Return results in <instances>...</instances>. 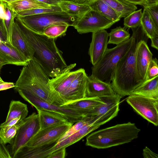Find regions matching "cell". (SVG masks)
Listing matches in <instances>:
<instances>
[{
	"mask_svg": "<svg viewBox=\"0 0 158 158\" xmlns=\"http://www.w3.org/2000/svg\"><path fill=\"white\" fill-rule=\"evenodd\" d=\"M129 3L134 5H144V0H123Z\"/></svg>",
	"mask_w": 158,
	"mask_h": 158,
	"instance_id": "45",
	"label": "cell"
},
{
	"mask_svg": "<svg viewBox=\"0 0 158 158\" xmlns=\"http://www.w3.org/2000/svg\"><path fill=\"white\" fill-rule=\"evenodd\" d=\"M126 101L138 114L148 121L158 125V99L131 94Z\"/></svg>",
	"mask_w": 158,
	"mask_h": 158,
	"instance_id": "9",
	"label": "cell"
},
{
	"mask_svg": "<svg viewBox=\"0 0 158 158\" xmlns=\"http://www.w3.org/2000/svg\"><path fill=\"white\" fill-rule=\"evenodd\" d=\"M108 38L109 33L106 30L92 32L88 54L93 65L101 59L107 49Z\"/></svg>",
	"mask_w": 158,
	"mask_h": 158,
	"instance_id": "14",
	"label": "cell"
},
{
	"mask_svg": "<svg viewBox=\"0 0 158 158\" xmlns=\"http://www.w3.org/2000/svg\"><path fill=\"white\" fill-rule=\"evenodd\" d=\"M15 87L13 82H7L4 81L0 76V91L6 90Z\"/></svg>",
	"mask_w": 158,
	"mask_h": 158,
	"instance_id": "41",
	"label": "cell"
},
{
	"mask_svg": "<svg viewBox=\"0 0 158 158\" xmlns=\"http://www.w3.org/2000/svg\"><path fill=\"white\" fill-rule=\"evenodd\" d=\"M14 21L26 37L34 51V57L49 77H55L70 68L76 66L74 63L69 65L63 57V52L57 47L56 39L36 33L25 25L17 17Z\"/></svg>",
	"mask_w": 158,
	"mask_h": 158,
	"instance_id": "1",
	"label": "cell"
},
{
	"mask_svg": "<svg viewBox=\"0 0 158 158\" xmlns=\"http://www.w3.org/2000/svg\"><path fill=\"white\" fill-rule=\"evenodd\" d=\"M157 4L158 0H144V5L143 6Z\"/></svg>",
	"mask_w": 158,
	"mask_h": 158,
	"instance_id": "47",
	"label": "cell"
},
{
	"mask_svg": "<svg viewBox=\"0 0 158 158\" xmlns=\"http://www.w3.org/2000/svg\"><path fill=\"white\" fill-rule=\"evenodd\" d=\"M104 103L96 107L88 114L92 118L93 124L100 127L115 117L119 109L120 101L122 97L115 94L113 96L99 98Z\"/></svg>",
	"mask_w": 158,
	"mask_h": 158,
	"instance_id": "10",
	"label": "cell"
},
{
	"mask_svg": "<svg viewBox=\"0 0 158 158\" xmlns=\"http://www.w3.org/2000/svg\"><path fill=\"white\" fill-rule=\"evenodd\" d=\"M40 129L69 122L60 115L48 110L37 109Z\"/></svg>",
	"mask_w": 158,
	"mask_h": 158,
	"instance_id": "23",
	"label": "cell"
},
{
	"mask_svg": "<svg viewBox=\"0 0 158 158\" xmlns=\"http://www.w3.org/2000/svg\"><path fill=\"white\" fill-rule=\"evenodd\" d=\"M16 17L28 28L41 34L45 28L53 25L67 24L73 27L81 18L63 11Z\"/></svg>",
	"mask_w": 158,
	"mask_h": 158,
	"instance_id": "6",
	"label": "cell"
},
{
	"mask_svg": "<svg viewBox=\"0 0 158 158\" xmlns=\"http://www.w3.org/2000/svg\"><path fill=\"white\" fill-rule=\"evenodd\" d=\"M115 94L111 83L101 81L91 75L88 76L85 98L113 96Z\"/></svg>",
	"mask_w": 158,
	"mask_h": 158,
	"instance_id": "16",
	"label": "cell"
},
{
	"mask_svg": "<svg viewBox=\"0 0 158 158\" xmlns=\"http://www.w3.org/2000/svg\"><path fill=\"white\" fill-rule=\"evenodd\" d=\"M132 42L130 48L118 63L111 83L115 94L122 98L131 95L141 84L137 77L136 56L139 45L142 40L148 39L140 25L131 28Z\"/></svg>",
	"mask_w": 158,
	"mask_h": 158,
	"instance_id": "2",
	"label": "cell"
},
{
	"mask_svg": "<svg viewBox=\"0 0 158 158\" xmlns=\"http://www.w3.org/2000/svg\"><path fill=\"white\" fill-rule=\"evenodd\" d=\"M18 92L26 101L36 109L48 110L59 114L73 124L85 117L79 111L63 106H58L49 103L36 96L26 91L19 90Z\"/></svg>",
	"mask_w": 158,
	"mask_h": 158,
	"instance_id": "8",
	"label": "cell"
},
{
	"mask_svg": "<svg viewBox=\"0 0 158 158\" xmlns=\"http://www.w3.org/2000/svg\"><path fill=\"white\" fill-rule=\"evenodd\" d=\"M141 25L148 38L158 36V27L155 24L147 9L144 8L141 20Z\"/></svg>",
	"mask_w": 158,
	"mask_h": 158,
	"instance_id": "27",
	"label": "cell"
},
{
	"mask_svg": "<svg viewBox=\"0 0 158 158\" xmlns=\"http://www.w3.org/2000/svg\"><path fill=\"white\" fill-rule=\"evenodd\" d=\"M77 70L75 78L61 97L63 105L85 98L88 76L84 69Z\"/></svg>",
	"mask_w": 158,
	"mask_h": 158,
	"instance_id": "13",
	"label": "cell"
},
{
	"mask_svg": "<svg viewBox=\"0 0 158 158\" xmlns=\"http://www.w3.org/2000/svg\"><path fill=\"white\" fill-rule=\"evenodd\" d=\"M115 23L91 9L81 17L73 27L78 33L82 34L106 30Z\"/></svg>",
	"mask_w": 158,
	"mask_h": 158,
	"instance_id": "11",
	"label": "cell"
},
{
	"mask_svg": "<svg viewBox=\"0 0 158 158\" xmlns=\"http://www.w3.org/2000/svg\"><path fill=\"white\" fill-rule=\"evenodd\" d=\"M6 3L8 6L16 14L23 10L48 7L52 6L36 0H18Z\"/></svg>",
	"mask_w": 158,
	"mask_h": 158,
	"instance_id": "24",
	"label": "cell"
},
{
	"mask_svg": "<svg viewBox=\"0 0 158 158\" xmlns=\"http://www.w3.org/2000/svg\"><path fill=\"white\" fill-rule=\"evenodd\" d=\"M142 15V9L133 11L124 18V27L131 29L138 27L141 24Z\"/></svg>",
	"mask_w": 158,
	"mask_h": 158,
	"instance_id": "30",
	"label": "cell"
},
{
	"mask_svg": "<svg viewBox=\"0 0 158 158\" xmlns=\"http://www.w3.org/2000/svg\"><path fill=\"white\" fill-rule=\"evenodd\" d=\"M50 5H57L61 1L69 0H36Z\"/></svg>",
	"mask_w": 158,
	"mask_h": 158,
	"instance_id": "44",
	"label": "cell"
},
{
	"mask_svg": "<svg viewBox=\"0 0 158 158\" xmlns=\"http://www.w3.org/2000/svg\"><path fill=\"white\" fill-rule=\"evenodd\" d=\"M158 61L156 58H152L147 70L145 80L151 79L158 76Z\"/></svg>",
	"mask_w": 158,
	"mask_h": 158,
	"instance_id": "35",
	"label": "cell"
},
{
	"mask_svg": "<svg viewBox=\"0 0 158 158\" xmlns=\"http://www.w3.org/2000/svg\"><path fill=\"white\" fill-rule=\"evenodd\" d=\"M17 0H0V2H2L5 3H9Z\"/></svg>",
	"mask_w": 158,
	"mask_h": 158,
	"instance_id": "49",
	"label": "cell"
},
{
	"mask_svg": "<svg viewBox=\"0 0 158 158\" xmlns=\"http://www.w3.org/2000/svg\"><path fill=\"white\" fill-rule=\"evenodd\" d=\"M6 15L5 4L3 2H0V19L4 20Z\"/></svg>",
	"mask_w": 158,
	"mask_h": 158,
	"instance_id": "43",
	"label": "cell"
},
{
	"mask_svg": "<svg viewBox=\"0 0 158 158\" xmlns=\"http://www.w3.org/2000/svg\"><path fill=\"white\" fill-rule=\"evenodd\" d=\"M140 130L130 122L100 130L89 135L86 146L105 149L128 143L138 137Z\"/></svg>",
	"mask_w": 158,
	"mask_h": 158,
	"instance_id": "4",
	"label": "cell"
},
{
	"mask_svg": "<svg viewBox=\"0 0 158 158\" xmlns=\"http://www.w3.org/2000/svg\"><path fill=\"white\" fill-rule=\"evenodd\" d=\"M99 127L93 124L84 126L79 130L57 143L54 147L50 149L48 151L49 155L56 150L62 148H66L76 143Z\"/></svg>",
	"mask_w": 158,
	"mask_h": 158,
	"instance_id": "19",
	"label": "cell"
},
{
	"mask_svg": "<svg viewBox=\"0 0 158 158\" xmlns=\"http://www.w3.org/2000/svg\"><path fill=\"white\" fill-rule=\"evenodd\" d=\"M6 64H7L6 62L0 57V73L3 66Z\"/></svg>",
	"mask_w": 158,
	"mask_h": 158,
	"instance_id": "48",
	"label": "cell"
},
{
	"mask_svg": "<svg viewBox=\"0 0 158 158\" xmlns=\"http://www.w3.org/2000/svg\"><path fill=\"white\" fill-rule=\"evenodd\" d=\"M0 38L8 42V36L4 20L0 19Z\"/></svg>",
	"mask_w": 158,
	"mask_h": 158,
	"instance_id": "39",
	"label": "cell"
},
{
	"mask_svg": "<svg viewBox=\"0 0 158 158\" xmlns=\"http://www.w3.org/2000/svg\"><path fill=\"white\" fill-rule=\"evenodd\" d=\"M62 11L58 5L51 6L50 7L38 8L27 10L21 11L16 14L17 16H26L30 15H38L43 13Z\"/></svg>",
	"mask_w": 158,
	"mask_h": 158,
	"instance_id": "33",
	"label": "cell"
},
{
	"mask_svg": "<svg viewBox=\"0 0 158 158\" xmlns=\"http://www.w3.org/2000/svg\"><path fill=\"white\" fill-rule=\"evenodd\" d=\"M148 39L141 41L138 46L136 56L137 79L141 84L145 81L147 70L153 54L147 45Z\"/></svg>",
	"mask_w": 158,
	"mask_h": 158,
	"instance_id": "15",
	"label": "cell"
},
{
	"mask_svg": "<svg viewBox=\"0 0 158 158\" xmlns=\"http://www.w3.org/2000/svg\"><path fill=\"white\" fill-rule=\"evenodd\" d=\"M23 119L5 131L0 130V141L3 143L10 144L19 129L23 123Z\"/></svg>",
	"mask_w": 158,
	"mask_h": 158,
	"instance_id": "32",
	"label": "cell"
},
{
	"mask_svg": "<svg viewBox=\"0 0 158 158\" xmlns=\"http://www.w3.org/2000/svg\"><path fill=\"white\" fill-rule=\"evenodd\" d=\"M74 3L82 4L88 0H69ZM113 8L121 18H124L129 14L136 10L135 5L129 3L123 0H100Z\"/></svg>",
	"mask_w": 158,
	"mask_h": 158,
	"instance_id": "21",
	"label": "cell"
},
{
	"mask_svg": "<svg viewBox=\"0 0 158 158\" xmlns=\"http://www.w3.org/2000/svg\"><path fill=\"white\" fill-rule=\"evenodd\" d=\"M104 103L99 98H85L62 106L77 110L85 117L96 107Z\"/></svg>",
	"mask_w": 158,
	"mask_h": 158,
	"instance_id": "20",
	"label": "cell"
},
{
	"mask_svg": "<svg viewBox=\"0 0 158 158\" xmlns=\"http://www.w3.org/2000/svg\"><path fill=\"white\" fill-rule=\"evenodd\" d=\"M73 124L67 122L40 129L25 146L38 147L58 140Z\"/></svg>",
	"mask_w": 158,
	"mask_h": 158,
	"instance_id": "12",
	"label": "cell"
},
{
	"mask_svg": "<svg viewBox=\"0 0 158 158\" xmlns=\"http://www.w3.org/2000/svg\"><path fill=\"white\" fill-rule=\"evenodd\" d=\"M23 119L21 116H19L15 118H14L6 124L0 126V130L2 131H5L12 126L18 123Z\"/></svg>",
	"mask_w": 158,
	"mask_h": 158,
	"instance_id": "38",
	"label": "cell"
},
{
	"mask_svg": "<svg viewBox=\"0 0 158 158\" xmlns=\"http://www.w3.org/2000/svg\"><path fill=\"white\" fill-rule=\"evenodd\" d=\"M69 26L67 24L51 25L44 29L43 34L49 38L56 39L58 37L65 35Z\"/></svg>",
	"mask_w": 158,
	"mask_h": 158,
	"instance_id": "29",
	"label": "cell"
},
{
	"mask_svg": "<svg viewBox=\"0 0 158 158\" xmlns=\"http://www.w3.org/2000/svg\"><path fill=\"white\" fill-rule=\"evenodd\" d=\"M0 57L7 64L23 66L28 61L11 44L0 38Z\"/></svg>",
	"mask_w": 158,
	"mask_h": 158,
	"instance_id": "18",
	"label": "cell"
},
{
	"mask_svg": "<svg viewBox=\"0 0 158 158\" xmlns=\"http://www.w3.org/2000/svg\"><path fill=\"white\" fill-rule=\"evenodd\" d=\"M28 111L26 104L19 101L12 100L11 101L8 112L5 121L0 126L7 124L11 120L21 116L23 119L27 115Z\"/></svg>",
	"mask_w": 158,
	"mask_h": 158,
	"instance_id": "25",
	"label": "cell"
},
{
	"mask_svg": "<svg viewBox=\"0 0 158 158\" xmlns=\"http://www.w3.org/2000/svg\"><path fill=\"white\" fill-rule=\"evenodd\" d=\"M50 79L34 57L23 66L15 83V90L29 93L49 103L63 105L61 100L52 91L48 84Z\"/></svg>",
	"mask_w": 158,
	"mask_h": 158,
	"instance_id": "3",
	"label": "cell"
},
{
	"mask_svg": "<svg viewBox=\"0 0 158 158\" xmlns=\"http://www.w3.org/2000/svg\"><path fill=\"white\" fill-rule=\"evenodd\" d=\"M66 148L56 150L48 155L47 158H64L65 156Z\"/></svg>",
	"mask_w": 158,
	"mask_h": 158,
	"instance_id": "40",
	"label": "cell"
},
{
	"mask_svg": "<svg viewBox=\"0 0 158 158\" xmlns=\"http://www.w3.org/2000/svg\"><path fill=\"white\" fill-rule=\"evenodd\" d=\"M143 155L145 158H158L157 154L153 152L147 147L143 149Z\"/></svg>",
	"mask_w": 158,
	"mask_h": 158,
	"instance_id": "42",
	"label": "cell"
},
{
	"mask_svg": "<svg viewBox=\"0 0 158 158\" xmlns=\"http://www.w3.org/2000/svg\"><path fill=\"white\" fill-rule=\"evenodd\" d=\"M58 5L62 11L80 18L91 10L88 6L76 3L69 0L61 1Z\"/></svg>",
	"mask_w": 158,
	"mask_h": 158,
	"instance_id": "26",
	"label": "cell"
},
{
	"mask_svg": "<svg viewBox=\"0 0 158 158\" xmlns=\"http://www.w3.org/2000/svg\"><path fill=\"white\" fill-rule=\"evenodd\" d=\"M0 158H12L7 146L0 141Z\"/></svg>",
	"mask_w": 158,
	"mask_h": 158,
	"instance_id": "37",
	"label": "cell"
},
{
	"mask_svg": "<svg viewBox=\"0 0 158 158\" xmlns=\"http://www.w3.org/2000/svg\"><path fill=\"white\" fill-rule=\"evenodd\" d=\"M4 3L5 6L6 15V18L4 20V23L7 34L8 40V42L11 44L12 27L15 19L16 17V13L8 6L6 3L4 2Z\"/></svg>",
	"mask_w": 158,
	"mask_h": 158,
	"instance_id": "34",
	"label": "cell"
},
{
	"mask_svg": "<svg viewBox=\"0 0 158 158\" xmlns=\"http://www.w3.org/2000/svg\"><path fill=\"white\" fill-rule=\"evenodd\" d=\"M143 7L148 10L153 22L158 27V4L145 6Z\"/></svg>",
	"mask_w": 158,
	"mask_h": 158,
	"instance_id": "36",
	"label": "cell"
},
{
	"mask_svg": "<svg viewBox=\"0 0 158 158\" xmlns=\"http://www.w3.org/2000/svg\"><path fill=\"white\" fill-rule=\"evenodd\" d=\"M151 41V46L156 49H158V36H155L150 39Z\"/></svg>",
	"mask_w": 158,
	"mask_h": 158,
	"instance_id": "46",
	"label": "cell"
},
{
	"mask_svg": "<svg viewBox=\"0 0 158 158\" xmlns=\"http://www.w3.org/2000/svg\"><path fill=\"white\" fill-rule=\"evenodd\" d=\"M125 27L120 26L111 29L109 33V39L108 44H113L117 45L129 40L130 37V34L126 30Z\"/></svg>",
	"mask_w": 158,
	"mask_h": 158,
	"instance_id": "28",
	"label": "cell"
},
{
	"mask_svg": "<svg viewBox=\"0 0 158 158\" xmlns=\"http://www.w3.org/2000/svg\"><path fill=\"white\" fill-rule=\"evenodd\" d=\"M132 42L130 39L111 48H107L102 57L92 69L91 76L101 81L111 83L117 64L129 50Z\"/></svg>",
	"mask_w": 158,
	"mask_h": 158,
	"instance_id": "5",
	"label": "cell"
},
{
	"mask_svg": "<svg viewBox=\"0 0 158 158\" xmlns=\"http://www.w3.org/2000/svg\"><path fill=\"white\" fill-rule=\"evenodd\" d=\"M91 124H93L91 116H87L83 118L79 121L75 123L74 125L73 124L59 139L57 143L77 132L84 126Z\"/></svg>",
	"mask_w": 158,
	"mask_h": 158,
	"instance_id": "31",
	"label": "cell"
},
{
	"mask_svg": "<svg viewBox=\"0 0 158 158\" xmlns=\"http://www.w3.org/2000/svg\"><path fill=\"white\" fill-rule=\"evenodd\" d=\"M131 94L158 99V76L144 81L133 91Z\"/></svg>",
	"mask_w": 158,
	"mask_h": 158,
	"instance_id": "22",
	"label": "cell"
},
{
	"mask_svg": "<svg viewBox=\"0 0 158 158\" xmlns=\"http://www.w3.org/2000/svg\"><path fill=\"white\" fill-rule=\"evenodd\" d=\"M23 121L11 143L7 146L12 158H14L19 150L25 146L40 128L38 113H33L24 118Z\"/></svg>",
	"mask_w": 158,
	"mask_h": 158,
	"instance_id": "7",
	"label": "cell"
},
{
	"mask_svg": "<svg viewBox=\"0 0 158 158\" xmlns=\"http://www.w3.org/2000/svg\"><path fill=\"white\" fill-rule=\"evenodd\" d=\"M11 44L28 61L33 58L34 51L28 40L15 21L12 27Z\"/></svg>",
	"mask_w": 158,
	"mask_h": 158,
	"instance_id": "17",
	"label": "cell"
}]
</instances>
